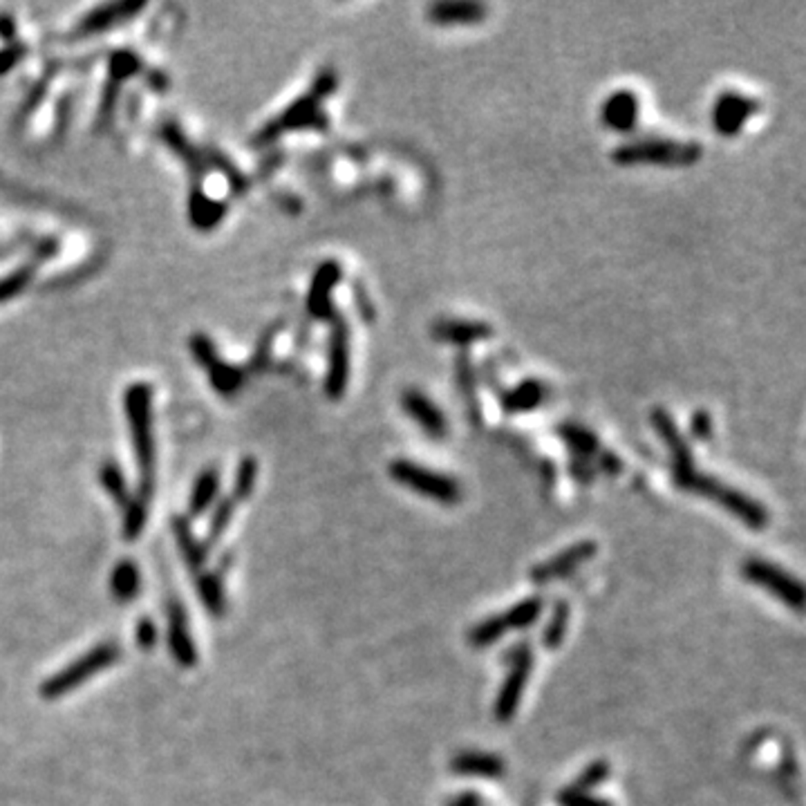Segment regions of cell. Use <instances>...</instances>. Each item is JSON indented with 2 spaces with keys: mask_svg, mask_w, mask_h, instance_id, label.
Here are the masks:
<instances>
[{
  "mask_svg": "<svg viewBox=\"0 0 806 806\" xmlns=\"http://www.w3.org/2000/svg\"><path fill=\"white\" fill-rule=\"evenodd\" d=\"M336 88V74L325 70L314 83L312 92L307 97H300L298 102L289 108L278 121L271 128V135H278L285 131H296V128H325V114L321 112V103L325 102Z\"/></svg>",
  "mask_w": 806,
  "mask_h": 806,
  "instance_id": "obj_8",
  "label": "cell"
},
{
  "mask_svg": "<svg viewBox=\"0 0 806 806\" xmlns=\"http://www.w3.org/2000/svg\"><path fill=\"white\" fill-rule=\"evenodd\" d=\"M388 473L399 486L422 495V498L435 500L443 507H455L461 500V486L455 477L426 469V466L417 464L413 460L390 461Z\"/></svg>",
  "mask_w": 806,
  "mask_h": 806,
  "instance_id": "obj_4",
  "label": "cell"
},
{
  "mask_svg": "<svg viewBox=\"0 0 806 806\" xmlns=\"http://www.w3.org/2000/svg\"><path fill=\"white\" fill-rule=\"evenodd\" d=\"M609 772H612V766H609L605 760L591 762V764L587 766V769L580 772L574 782H569V784H567L565 789L558 793V798H556L558 804L569 806V804H574L576 800L589 798L591 791H594L596 786L603 784V782L609 777Z\"/></svg>",
  "mask_w": 806,
  "mask_h": 806,
  "instance_id": "obj_20",
  "label": "cell"
},
{
  "mask_svg": "<svg viewBox=\"0 0 806 806\" xmlns=\"http://www.w3.org/2000/svg\"><path fill=\"white\" fill-rule=\"evenodd\" d=\"M760 112V102L734 90L719 94L710 111V123L722 137H737L748 121Z\"/></svg>",
  "mask_w": 806,
  "mask_h": 806,
  "instance_id": "obj_9",
  "label": "cell"
},
{
  "mask_svg": "<svg viewBox=\"0 0 806 806\" xmlns=\"http://www.w3.org/2000/svg\"><path fill=\"white\" fill-rule=\"evenodd\" d=\"M685 493H694L699 498L719 504L723 511L734 515L743 527L753 529V531H762L771 522V515L766 511L764 504H760L755 498L737 490L734 486H728L726 481L717 480V477L701 473V471H696L690 484L685 486Z\"/></svg>",
  "mask_w": 806,
  "mask_h": 806,
  "instance_id": "obj_2",
  "label": "cell"
},
{
  "mask_svg": "<svg viewBox=\"0 0 806 806\" xmlns=\"http://www.w3.org/2000/svg\"><path fill=\"white\" fill-rule=\"evenodd\" d=\"M504 661L509 663V672L504 676V684L500 685L498 696L493 704V714L500 723H509L518 713L522 704L524 690H527L529 676L533 670V650L529 641L515 643L504 652Z\"/></svg>",
  "mask_w": 806,
  "mask_h": 806,
  "instance_id": "obj_6",
  "label": "cell"
},
{
  "mask_svg": "<svg viewBox=\"0 0 806 806\" xmlns=\"http://www.w3.org/2000/svg\"><path fill=\"white\" fill-rule=\"evenodd\" d=\"M569 806H612V802H609V800H603V798H583V800H576L574 804H569Z\"/></svg>",
  "mask_w": 806,
  "mask_h": 806,
  "instance_id": "obj_35",
  "label": "cell"
},
{
  "mask_svg": "<svg viewBox=\"0 0 806 806\" xmlns=\"http://www.w3.org/2000/svg\"><path fill=\"white\" fill-rule=\"evenodd\" d=\"M195 585H198V594L199 598H202L207 612L216 618L224 617V609H227V594H224L220 571H211V574H204L202 571V574L195 578Z\"/></svg>",
  "mask_w": 806,
  "mask_h": 806,
  "instance_id": "obj_24",
  "label": "cell"
},
{
  "mask_svg": "<svg viewBox=\"0 0 806 806\" xmlns=\"http://www.w3.org/2000/svg\"><path fill=\"white\" fill-rule=\"evenodd\" d=\"M343 269L336 260H327L318 267L307 296V307L314 316L327 318L332 314V292L341 280Z\"/></svg>",
  "mask_w": 806,
  "mask_h": 806,
  "instance_id": "obj_19",
  "label": "cell"
},
{
  "mask_svg": "<svg viewBox=\"0 0 806 806\" xmlns=\"http://www.w3.org/2000/svg\"><path fill=\"white\" fill-rule=\"evenodd\" d=\"M558 435L574 452V460L591 461V457H598V452L603 451L598 437L587 431L585 426H578V423H562V426H558Z\"/></svg>",
  "mask_w": 806,
  "mask_h": 806,
  "instance_id": "obj_21",
  "label": "cell"
},
{
  "mask_svg": "<svg viewBox=\"0 0 806 806\" xmlns=\"http://www.w3.org/2000/svg\"><path fill=\"white\" fill-rule=\"evenodd\" d=\"M498 397L500 405H502L507 414H527L547 402L549 388L540 379H524L518 385H513V388L502 390Z\"/></svg>",
  "mask_w": 806,
  "mask_h": 806,
  "instance_id": "obj_18",
  "label": "cell"
},
{
  "mask_svg": "<svg viewBox=\"0 0 806 806\" xmlns=\"http://www.w3.org/2000/svg\"><path fill=\"white\" fill-rule=\"evenodd\" d=\"M432 336L440 343L457 345L466 350L469 345L486 341L493 336V327L486 321H473V318H440L432 325Z\"/></svg>",
  "mask_w": 806,
  "mask_h": 806,
  "instance_id": "obj_15",
  "label": "cell"
},
{
  "mask_svg": "<svg viewBox=\"0 0 806 806\" xmlns=\"http://www.w3.org/2000/svg\"><path fill=\"white\" fill-rule=\"evenodd\" d=\"M742 576L746 583L775 596L780 603H784L793 612H802L804 609V585L795 576H791L789 571L777 567L775 562L764 560V558H748L742 565Z\"/></svg>",
  "mask_w": 806,
  "mask_h": 806,
  "instance_id": "obj_7",
  "label": "cell"
},
{
  "mask_svg": "<svg viewBox=\"0 0 806 806\" xmlns=\"http://www.w3.org/2000/svg\"><path fill=\"white\" fill-rule=\"evenodd\" d=\"M354 296H356V303H359V305H356V307L361 309V314H364L367 321H372V318H374V307H372L370 298H367V296H365L364 285H361V283H354Z\"/></svg>",
  "mask_w": 806,
  "mask_h": 806,
  "instance_id": "obj_33",
  "label": "cell"
},
{
  "mask_svg": "<svg viewBox=\"0 0 806 806\" xmlns=\"http://www.w3.org/2000/svg\"><path fill=\"white\" fill-rule=\"evenodd\" d=\"M256 475H257V466L254 460H245L242 466L238 469V477H236V489H233V498L240 502V500H247L251 493H254V486H256Z\"/></svg>",
  "mask_w": 806,
  "mask_h": 806,
  "instance_id": "obj_29",
  "label": "cell"
},
{
  "mask_svg": "<svg viewBox=\"0 0 806 806\" xmlns=\"http://www.w3.org/2000/svg\"><path fill=\"white\" fill-rule=\"evenodd\" d=\"M446 806H486V804L477 793H460L452 800H448Z\"/></svg>",
  "mask_w": 806,
  "mask_h": 806,
  "instance_id": "obj_34",
  "label": "cell"
},
{
  "mask_svg": "<svg viewBox=\"0 0 806 806\" xmlns=\"http://www.w3.org/2000/svg\"><path fill=\"white\" fill-rule=\"evenodd\" d=\"M489 14V7L473 0H442L426 7V18L432 25L440 27H461L480 25Z\"/></svg>",
  "mask_w": 806,
  "mask_h": 806,
  "instance_id": "obj_14",
  "label": "cell"
},
{
  "mask_svg": "<svg viewBox=\"0 0 806 806\" xmlns=\"http://www.w3.org/2000/svg\"><path fill=\"white\" fill-rule=\"evenodd\" d=\"M403 413L426 432L431 440H442L448 432V422L443 417L442 408L432 399H428L422 390L408 388L402 394Z\"/></svg>",
  "mask_w": 806,
  "mask_h": 806,
  "instance_id": "obj_12",
  "label": "cell"
},
{
  "mask_svg": "<svg viewBox=\"0 0 806 806\" xmlns=\"http://www.w3.org/2000/svg\"><path fill=\"white\" fill-rule=\"evenodd\" d=\"M175 536H178V545L184 553V560L186 565H189L190 574L198 578V576L202 574L204 565H207V553H209L207 547H204V542H199L198 538L193 536L189 522H184V520H178V522H175Z\"/></svg>",
  "mask_w": 806,
  "mask_h": 806,
  "instance_id": "obj_23",
  "label": "cell"
},
{
  "mask_svg": "<svg viewBox=\"0 0 806 806\" xmlns=\"http://www.w3.org/2000/svg\"><path fill=\"white\" fill-rule=\"evenodd\" d=\"M111 589L119 603H131V600H135L141 589L140 567H137L132 560L119 562V565L112 569Z\"/></svg>",
  "mask_w": 806,
  "mask_h": 806,
  "instance_id": "obj_22",
  "label": "cell"
},
{
  "mask_svg": "<svg viewBox=\"0 0 806 806\" xmlns=\"http://www.w3.org/2000/svg\"><path fill=\"white\" fill-rule=\"evenodd\" d=\"M455 365H457V385H460L461 399H464L471 417L477 419L480 417V403H477V394H475V374L473 367H471L469 354H466L464 350H461L460 356H457Z\"/></svg>",
  "mask_w": 806,
  "mask_h": 806,
  "instance_id": "obj_27",
  "label": "cell"
},
{
  "mask_svg": "<svg viewBox=\"0 0 806 806\" xmlns=\"http://www.w3.org/2000/svg\"><path fill=\"white\" fill-rule=\"evenodd\" d=\"M451 771L460 777H480V780H500L507 764L495 753L460 751L451 760Z\"/></svg>",
  "mask_w": 806,
  "mask_h": 806,
  "instance_id": "obj_17",
  "label": "cell"
},
{
  "mask_svg": "<svg viewBox=\"0 0 806 806\" xmlns=\"http://www.w3.org/2000/svg\"><path fill=\"white\" fill-rule=\"evenodd\" d=\"M704 151L696 141H676L665 137H650L618 146L612 152V160L618 166H665V169H684L694 166Z\"/></svg>",
  "mask_w": 806,
  "mask_h": 806,
  "instance_id": "obj_1",
  "label": "cell"
},
{
  "mask_svg": "<svg viewBox=\"0 0 806 806\" xmlns=\"http://www.w3.org/2000/svg\"><path fill=\"white\" fill-rule=\"evenodd\" d=\"M236 504H238V500L231 495V498L222 500V502L216 507V513H213V520H211V527H209V533H207V540H204L207 551L211 549L218 540H220L224 529L228 527V522L233 520V513H236Z\"/></svg>",
  "mask_w": 806,
  "mask_h": 806,
  "instance_id": "obj_28",
  "label": "cell"
},
{
  "mask_svg": "<svg viewBox=\"0 0 806 806\" xmlns=\"http://www.w3.org/2000/svg\"><path fill=\"white\" fill-rule=\"evenodd\" d=\"M119 659H121V647H119L117 641L99 643V646H94L92 650L81 655L70 665H65L63 670H59L50 679L43 681L41 696L47 701L61 699L63 694L73 693L79 685H83L88 679L97 676L99 672L112 667Z\"/></svg>",
  "mask_w": 806,
  "mask_h": 806,
  "instance_id": "obj_3",
  "label": "cell"
},
{
  "mask_svg": "<svg viewBox=\"0 0 806 806\" xmlns=\"http://www.w3.org/2000/svg\"><path fill=\"white\" fill-rule=\"evenodd\" d=\"M641 103L632 90H617L600 106V121L614 132H632L638 121Z\"/></svg>",
  "mask_w": 806,
  "mask_h": 806,
  "instance_id": "obj_16",
  "label": "cell"
},
{
  "mask_svg": "<svg viewBox=\"0 0 806 806\" xmlns=\"http://www.w3.org/2000/svg\"><path fill=\"white\" fill-rule=\"evenodd\" d=\"M166 618H169L170 655L182 667H193L198 663V650H195L193 636H190L186 609L178 598H169L166 603Z\"/></svg>",
  "mask_w": 806,
  "mask_h": 806,
  "instance_id": "obj_13",
  "label": "cell"
},
{
  "mask_svg": "<svg viewBox=\"0 0 806 806\" xmlns=\"http://www.w3.org/2000/svg\"><path fill=\"white\" fill-rule=\"evenodd\" d=\"M542 609H545V600L540 596H529V598L520 600L513 607H509L507 612L493 614V617H486L484 621L475 623L469 629V634H466V638H469L471 646L477 647V650L490 647L500 638L507 636V634L531 627L542 617Z\"/></svg>",
  "mask_w": 806,
  "mask_h": 806,
  "instance_id": "obj_5",
  "label": "cell"
},
{
  "mask_svg": "<svg viewBox=\"0 0 806 806\" xmlns=\"http://www.w3.org/2000/svg\"><path fill=\"white\" fill-rule=\"evenodd\" d=\"M596 551H598V545L594 540L576 542V545L562 549L558 556H551L549 560L538 562L529 578H531L533 585H549L553 580L569 578L585 562H589L596 556Z\"/></svg>",
  "mask_w": 806,
  "mask_h": 806,
  "instance_id": "obj_10",
  "label": "cell"
},
{
  "mask_svg": "<svg viewBox=\"0 0 806 806\" xmlns=\"http://www.w3.org/2000/svg\"><path fill=\"white\" fill-rule=\"evenodd\" d=\"M596 473H605V475H618L623 471V461L617 452L612 451H600L598 457H596V464H594Z\"/></svg>",
  "mask_w": 806,
  "mask_h": 806,
  "instance_id": "obj_31",
  "label": "cell"
},
{
  "mask_svg": "<svg viewBox=\"0 0 806 806\" xmlns=\"http://www.w3.org/2000/svg\"><path fill=\"white\" fill-rule=\"evenodd\" d=\"M569 614L571 609L567 600H558V603H553L549 621H547L545 629H542V646H545L547 650H558V647L562 646L567 627H569Z\"/></svg>",
  "mask_w": 806,
  "mask_h": 806,
  "instance_id": "obj_25",
  "label": "cell"
},
{
  "mask_svg": "<svg viewBox=\"0 0 806 806\" xmlns=\"http://www.w3.org/2000/svg\"><path fill=\"white\" fill-rule=\"evenodd\" d=\"M135 636H137V646H140L141 650H152V646H155L157 641L155 623H152L151 618H141V621L137 623Z\"/></svg>",
  "mask_w": 806,
  "mask_h": 806,
  "instance_id": "obj_32",
  "label": "cell"
},
{
  "mask_svg": "<svg viewBox=\"0 0 806 806\" xmlns=\"http://www.w3.org/2000/svg\"><path fill=\"white\" fill-rule=\"evenodd\" d=\"M350 381V327L345 318L336 316L330 332V364H327L325 393L330 399H341Z\"/></svg>",
  "mask_w": 806,
  "mask_h": 806,
  "instance_id": "obj_11",
  "label": "cell"
},
{
  "mask_svg": "<svg viewBox=\"0 0 806 806\" xmlns=\"http://www.w3.org/2000/svg\"><path fill=\"white\" fill-rule=\"evenodd\" d=\"M690 432H693L694 440L708 442L713 437V417L705 410H696L693 419H690Z\"/></svg>",
  "mask_w": 806,
  "mask_h": 806,
  "instance_id": "obj_30",
  "label": "cell"
},
{
  "mask_svg": "<svg viewBox=\"0 0 806 806\" xmlns=\"http://www.w3.org/2000/svg\"><path fill=\"white\" fill-rule=\"evenodd\" d=\"M218 489H220V475L218 471H204L199 480L195 481L193 495H190V513L199 515L207 511L216 500Z\"/></svg>",
  "mask_w": 806,
  "mask_h": 806,
  "instance_id": "obj_26",
  "label": "cell"
}]
</instances>
